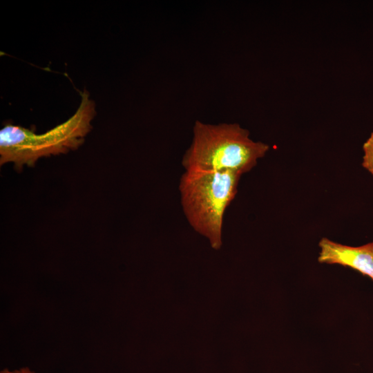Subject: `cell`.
<instances>
[{
  "label": "cell",
  "instance_id": "7a4b0ae2",
  "mask_svg": "<svg viewBox=\"0 0 373 373\" xmlns=\"http://www.w3.org/2000/svg\"><path fill=\"white\" fill-rule=\"evenodd\" d=\"M193 132L192 142L182 160L185 171L231 170L243 174L269 149L268 144L252 140L249 131L238 124H209L198 120Z\"/></svg>",
  "mask_w": 373,
  "mask_h": 373
},
{
  "label": "cell",
  "instance_id": "5b68a950",
  "mask_svg": "<svg viewBox=\"0 0 373 373\" xmlns=\"http://www.w3.org/2000/svg\"><path fill=\"white\" fill-rule=\"evenodd\" d=\"M363 157L362 166L373 175V132L363 146Z\"/></svg>",
  "mask_w": 373,
  "mask_h": 373
},
{
  "label": "cell",
  "instance_id": "3957f363",
  "mask_svg": "<svg viewBox=\"0 0 373 373\" xmlns=\"http://www.w3.org/2000/svg\"><path fill=\"white\" fill-rule=\"evenodd\" d=\"M242 175L231 170L185 171L180 178L184 214L190 226L214 247L220 246L224 213L237 193Z\"/></svg>",
  "mask_w": 373,
  "mask_h": 373
},
{
  "label": "cell",
  "instance_id": "277c9868",
  "mask_svg": "<svg viewBox=\"0 0 373 373\" xmlns=\"http://www.w3.org/2000/svg\"><path fill=\"white\" fill-rule=\"evenodd\" d=\"M318 245L319 262L349 267L373 280V242L360 247H350L323 238Z\"/></svg>",
  "mask_w": 373,
  "mask_h": 373
},
{
  "label": "cell",
  "instance_id": "6da1fadb",
  "mask_svg": "<svg viewBox=\"0 0 373 373\" xmlns=\"http://www.w3.org/2000/svg\"><path fill=\"white\" fill-rule=\"evenodd\" d=\"M95 104L89 93H81L75 113L64 122L46 132L34 131L10 124L0 131V164H14L16 169L32 166L44 157L64 154L78 149L92 129Z\"/></svg>",
  "mask_w": 373,
  "mask_h": 373
},
{
  "label": "cell",
  "instance_id": "8992f818",
  "mask_svg": "<svg viewBox=\"0 0 373 373\" xmlns=\"http://www.w3.org/2000/svg\"><path fill=\"white\" fill-rule=\"evenodd\" d=\"M0 373H35L34 371H32L31 369H30L28 367H23L19 369L16 370H9V369H3L1 370Z\"/></svg>",
  "mask_w": 373,
  "mask_h": 373
}]
</instances>
